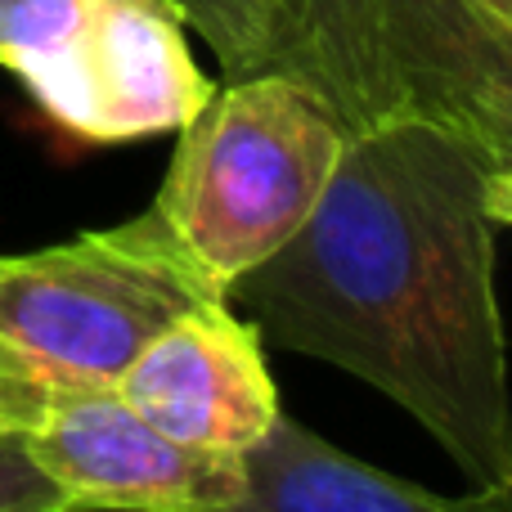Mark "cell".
<instances>
[{
    "label": "cell",
    "mask_w": 512,
    "mask_h": 512,
    "mask_svg": "<svg viewBox=\"0 0 512 512\" xmlns=\"http://www.w3.org/2000/svg\"><path fill=\"white\" fill-rule=\"evenodd\" d=\"M342 126L315 212L230 283V306L261 342L396 400L472 486L512 481L490 162L418 117L364 113Z\"/></svg>",
    "instance_id": "1"
},
{
    "label": "cell",
    "mask_w": 512,
    "mask_h": 512,
    "mask_svg": "<svg viewBox=\"0 0 512 512\" xmlns=\"http://www.w3.org/2000/svg\"><path fill=\"white\" fill-rule=\"evenodd\" d=\"M216 63L301 77L342 122L418 117L490 171L512 162V0H274Z\"/></svg>",
    "instance_id": "2"
},
{
    "label": "cell",
    "mask_w": 512,
    "mask_h": 512,
    "mask_svg": "<svg viewBox=\"0 0 512 512\" xmlns=\"http://www.w3.org/2000/svg\"><path fill=\"white\" fill-rule=\"evenodd\" d=\"M176 135L153 207L230 292L306 225L337 171L346 126L301 77L243 72L216 86Z\"/></svg>",
    "instance_id": "3"
},
{
    "label": "cell",
    "mask_w": 512,
    "mask_h": 512,
    "mask_svg": "<svg viewBox=\"0 0 512 512\" xmlns=\"http://www.w3.org/2000/svg\"><path fill=\"white\" fill-rule=\"evenodd\" d=\"M230 306L158 207L23 256H0V364L45 387H117L167 324Z\"/></svg>",
    "instance_id": "4"
},
{
    "label": "cell",
    "mask_w": 512,
    "mask_h": 512,
    "mask_svg": "<svg viewBox=\"0 0 512 512\" xmlns=\"http://www.w3.org/2000/svg\"><path fill=\"white\" fill-rule=\"evenodd\" d=\"M23 86L63 131L95 144L180 131L216 90L176 0H90L63 54Z\"/></svg>",
    "instance_id": "5"
},
{
    "label": "cell",
    "mask_w": 512,
    "mask_h": 512,
    "mask_svg": "<svg viewBox=\"0 0 512 512\" xmlns=\"http://www.w3.org/2000/svg\"><path fill=\"white\" fill-rule=\"evenodd\" d=\"M23 441L72 512H221L248 486L243 459L162 436L117 387H54Z\"/></svg>",
    "instance_id": "6"
},
{
    "label": "cell",
    "mask_w": 512,
    "mask_h": 512,
    "mask_svg": "<svg viewBox=\"0 0 512 512\" xmlns=\"http://www.w3.org/2000/svg\"><path fill=\"white\" fill-rule=\"evenodd\" d=\"M117 391L162 436L230 459L261 445L283 414L261 337L234 306L167 324L126 364Z\"/></svg>",
    "instance_id": "7"
},
{
    "label": "cell",
    "mask_w": 512,
    "mask_h": 512,
    "mask_svg": "<svg viewBox=\"0 0 512 512\" xmlns=\"http://www.w3.org/2000/svg\"><path fill=\"white\" fill-rule=\"evenodd\" d=\"M243 468L248 486L221 512H512V481L436 495L337 450L288 414L243 454Z\"/></svg>",
    "instance_id": "8"
},
{
    "label": "cell",
    "mask_w": 512,
    "mask_h": 512,
    "mask_svg": "<svg viewBox=\"0 0 512 512\" xmlns=\"http://www.w3.org/2000/svg\"><path fill=\"white\" fill-rule=\"evenodd\" d=\"M90 0H0V68L18 81L59 59L77 36Z\"/></svg>",
    "instance_id": "9"
},
{
    "label": "cell",
    "mask_w": 512,
    "mask_h": 512,
    "mask_svg": "<svg viewBox=\"0 0 512 512\" xmlns=\"http://www.w3.org/2000/svg\"><path fill=\"white\" fill-rule=\"evenodd\" d=\"M0 512H72L14 427H0Z\"/></svg>",
    "instance_id": "10"
},
{
    "label": "cell",
    "mask_w": 512,
    "mask_h": 512,
    "mask_svg": "<svg viewBox=\"0 0 512 512\" xmlns=\"http://www.w3.org/2000/svg\"><path fill=\"white\" fill-rule=\"evenodd\" d=\"M180 14H185V27H194L207 41V50H225L252 18H261L274 0H176Z\"/></svg>",
    "instance_id": "11"
},
{
    "label": "cell",
    "mask_w": 512,
    "mask_h": 512,
    "mask_svg": "<svg viewBox=\"0 0 512 512\" xmlns=\"http://www.w3.org/2000/svg\"><path fill=\"white\" fill-rule=\"evenodd\" d=\"M486 212L495 225L512 230V162H504V167H495L486 176Z\"/></svg>",
    "instance_id": "12"
},
{
    "label": "cell",
    "mask_w": 512,
    "mask_h": 512,
    "mask_svg": "<svg viewBox=\"0 0 512 512\" xmlns=\"http://www.w3.org/2000/svg\"><path fill=\"white\" fill-rule=\"evenodd\" d=\"M0 427H5V423H0Z\"/></svg>",
    "instance_id": "13"
}]
</instances>
